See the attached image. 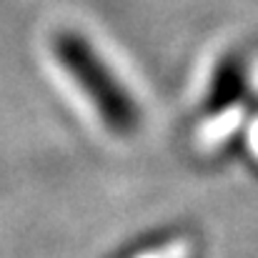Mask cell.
Masks as SVG:
<instances>
[{"instance_id": "6da1fadb", "label": "cell", "mask_w": 258, "mask_h": 258, "mask_svg": "<svg viewBox=\"0 0 258 258\" xmlns=\"http://www.w3.org/2000/svg\"><path fill=\"white\" fill-rule=\"evenodd\" d=\"M55 55L71 71V76L100 110V118L115 133H128L136 128L138 110L133 100L83 38H78L76 33H60L55 40Z\"/></svg>"}]
</instances>
